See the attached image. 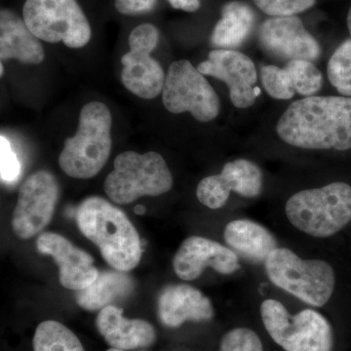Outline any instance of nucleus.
<instances>
[{"label": "nucleus", "mask_w": 351, "mask_h": 351, "mask_svg": "<svg viewBox=\"0 0 351 351\" xmlns=\"http://www.w3.org/2000/svg\"><path fill=\"white\" fill-rule=\"evenodd\" d=\"M286 144L308 151L351 149L350 97L311 96L289 106L277 122Z\"/></svg>", "instance_id": "nucleus-1"}, {"label": "nucleus", "mask_w": 351, "mask_h": 351, "mask_svg": "<svg viewBox=\"0 0 351 351\" xmlns=\"http://www.w3.org/2000/svg\"><path fill=\"white\" fill-rule=\"evenodd\" d=\"M76 223L113 269L128 272L137 267L142 258V243L123 211L104 198L91 196L76 210Z\"/></svg>", "instance_id": "nucleus-2"}, {"label": "nucleus", "mask_w": 351, "mask_h": 351, "mask_svg": "<svg viewBox=\"0 0 351 351\" xmlns=\"http://www.w3.org/2000/svg\"><path fill=\"white\" fill-rule=\"evenodd\" d=\"M283 213L298 234L315 241L331 239L351 221V186L332 182L302 189L286 200Z\"/></svg>", "instance_id": "nucleus-3"}, {"label": "nucleus", "mask_w": 351, "mask_h": 351, "mask_svg": "<svg viewBox=\"0 0 351 351\" xmlns=\"http://www.w3.org/2000/svg\"><path fill=\"white\" fill-rule=\"evenodd\" d=\"M263 267L271 285L307 306L324 307L336 292V270L324 258H304L288 247L279 246Z\"/></svg>", "instance_id": "nucleus-4"}, {"label": "nucleus", "mask_w": 351, "mask_h": 351, "mask_svg": "<svg viewBox=\"0 0 351 351\" xmlns=\"http://www.w3.org/2000/svg\"><path fill=\"white\" fill-rule=\"evenodd\" d=\"M112 117L101 101H90L80 110V123L73 137L64 141L59 165L75 179H90L98 174L112 152Z\"/></svg>", "instance_id": "nucleus-5"}, {"label": "nucleus", "mask_w": 351, "mask_h": 351, "mask_svg": "<svg viewBox=\"0 0 351 351\" xmlns=\"http://www.w3.org/2000/svg\"><path fill=\"white\" fill-rule=\"evenodd\" d=\"M260 315L265 331L285 351H332L334 331L329 320L308 306L292 314L276 298H263Z\"/></svg>", "instance_id": "nucleus-6"}, {"label": "nucleus", "mask_w": 351, "mask_h": 351, "mask_svg": "<svg viewBox=\"0 0 351 351\" xmlns=\"http://www.w3.org/2000/svg\"><path fill=\"white\" fill-rule=\"evenodd\" d=\"M172 186L173 176L167 163L154 152L120 154L105 181L106 193L117 204H129L143 196L164 195Z\"/></svg>", "instance_id": "nucleus-7"}, {"label": "nucleus", "mask_w": 351, "mask_h": 351, "mask_svg": "<svg viewBox=\"0 0 351 351\" xmlns=\"http://www.w3.org/2000/svg\"><path fill=\"white\" fill-rule=\"evenodd\" d=\"M23 19L45 43H63L78 49L91 39V27L76 0H25Z\"/></svg>", "instance_id": "nucleus-8"}, {"label": "nucleus", "mask_w": 351, "mask_h": 351, "mask_svg": "<svg viewBox=\"0 0 351 351\" xmlns=\"http://www.w3.org/2000/svg\"><path fill=\"white\" fill-rule=\"evenodd\" d=\"M164 107L179 114L189 112L200 122H210L219 115L218 94L204 75L188 60L170 64L162 90Z\"/></svg>", "instance_id": "nucleus-9"}, {"label": "nucleus", "mask_w": 351, "mask_h": 351, "mask_svg": "<svg viewBox=\"0 0 351 351\" xmlns=\"http://www.w3.org/2000/svg\"><path fill=\"white\" fill-rule=\"evenodd\" d=\"M159 40V32L152 24H143L129 36L130 50L121 58V82L132 94L152 100L162 93L166 75L152 57Z\"/></svg>", "instance_id": "nucleus-10"}, {"label": "nucleus", "mask_w": 351, "mask_h": 351, "mask_svg": "<svg viewBox=\"0 0 351 351\" xmlns=\"http://www.w3.org/2000/svg\"><path fill=\"white\" fill-rule=\"evenodd\" d=\"M58 199L59 184L54 175L43 170L29 176L20 186L14 209V232L29 239L43 232L53 218Z\"/></svg>", "instance_id": "nucleus-11"}, {"label": "nucleus", "mask_w": 351, "mask_h": 351, "mask_svg": "<svg viewBox=\"0 0 351 351\" xmlns=\"http://www.w3.org/2000/svg\"><path fill=\"white\" fill-rule=\"evenodd\" d=\"M263 174L260 166L246 158L230 161L221 173L201 180L196 189V197L201 204L211 210L221 209L232 193L246 199L262 195Z\"/></svg>", "instance_id": "nucleus-12"}, {"label": "nucleus", "mask_w": 351, "mask_h": 351, "mask_svg": "<svg viewBox=\"0 0 351 351\" xmlns=\"http://www.w3.org/2000/svg\"><path fill=\"white\" fill-rule=\"evenodd\" d=\"M197 69L202 75L213 76L226 83L235 108L252 107L260 95L255 64L239 51H211L206 61L198 64Z\"/></svg>", "instance_id": "nucleus-13"}, {"label": "nucleus", "mask_w": 351, "mask_h": 351, "mask_svg": "<svg viewBox=\"0 0 351 351\" xmlns=\"http://www.w3.org/2000/svg\"><path fill=\"white\" fill-rule=\"evenodd\" d=\"M239 255L226 245L206 237L193 235L180 246L173 260L176 276L184 281H193L207 267L223 276H232L241 269Z\"/></svg>", "instance_id": "nucleus-14"}, {"label": "nucleus", "mask_w": 351, "mask_h": 351, "mask_svg": "<svg viewBox=\"0 0 351 351\" xmlns=\"http://www.w3.org/2000/svg\"><path fill=\"white\" fill-rule=\"evenodd\" d=\"M258 41L265 52L277 59L316 61L321 48L297 16L272 17L258 29Z\"/></svg>", "instance_id": "nucleus-15"}, {"label": "nucleus", "mask_w": 351, "mask_h": 351, "mask_svg": "<svg viewBox=\"0 0 351 351\" xmlns=\"http://www.w3.org/2000/svg\"><path fill=\"white\" fill-rule=\"evenodd\" d=\"M36 247L40 253L54 258L59 267L60 283L69 290L88 287L100 274L95 267L93 258L61 234L43 233L38 237Z\"/></svg>", "instance_id": "nucleus-16"}, {"label": "nucleus", "mask_w": 351, "mask_h": 351, "mask_svg": "<svg viewBox=\"0 0 351 351\" xmlns=\"http://www.w3.org/2000/svg\"><path fill=\"white\" fill-rule=\"evenodd\" d=\"M261 80L265 92L276 100H290L295 93L313 96L323 84L321 71L306 60H293L284 68L263 66Z\"/></svg>", "instance_id": "nucleus-17"}, {"label": "nucleus", "mask_w": 351, "mask_h": 351, "mask_svg": "<svg viewBox=\"0 0 351 351\" xmlns=\"http://www.w3.org/2000/svg\"><path fill=\"white\" fill-rule=\"evenodd\" d=\"M214 314L209 298L189 284L167 286L158 297V317L167 327L178 328L188 321H209Z\"/></svg>", "instance_id": "nucleus-18"}, {"label": "nucleus", "mask_w": 351, "mask_h": 351, "mask_svg": "<svg viewBox=\"0 0 351 351\" xmlns=\"http://www.w3.org/2000/svg\"><path fill=\"white\" fill-rule=\"evenodd\" d=\"M119 307L108 306L97 316L98 331L113 348L122 350L147 348L156 341L152 325L142 319H127Z\"/></svg>", "instance_id": "nucleus-19"}, {"label": "nucleus", "mask_w": 351, "mask_h": 351, "mask_svg": "<svg viewBox=\"0 0 351 351\" xmlns=\"http://www.w3.org/2000/svg\"><path fill=\"white\" fill-rule=\"evenodd\" d=\"M223 235L226 246L240 258L256 265H263L270 254L280 246L267 226L250 219H232L226 223Z\"/></svg>", "instance_id": "nucleus-20"}, {"label": "nucleus", "mask_w": 351, "mask_h": 351, "mask_svg": "<svg viewBox=\"0 0 351 351\" xmlns=\"http://www.w3.org/2000/svg\"><path fill=\"white\" fill-rule=\"evenodd\" d=\"M0 58L1 61L16 59L25 64L43 63L45 58L39 39L24 19L9 9L0 12Z\"/></svg>", "instance_id": "nucleus-21"}, {"label": "nucleus", "mask_w": 351, "mask_h": 351, "mask_svg": "<svg viewBox=\"0 0 351 351\" xmlns=\"http://www.w3.org/2000/svg\"><path fill=\"white\" fill-rule=\"evenodd\" d=\"M134 281L125 271L107 270L100 272L88 287L76 291V302L86 311H98L125 299L134 291Z\"/></svg>", "instance_id": "nucleus-22"}, {"label": "nucleus", "mask_w": 351, "mask_h": 351, "mask_svg": "<svg viewBox=\"0 0 351 351\" xmlns=\"http://www.w3.org/2000/svg\"><path fill=\"white\" fill-rule=\"evenodd\" d=\"M255 21V13L248 4L228 2L221 9V19L212 32V45L217 49L232 50L239 47L250 36Z\"/></svg>", "instance_id": "nucleus-23"}, {"label": "nucleus", "mask_w": 351, "mask_h": 351, "mask_svg": "<svg viewBox=\"0 0 351 351\" xmlns=\"http://www.w3.org/2000/svg\"><path fill=\"white\" fill-rule=\"evenodd\" d=\"M32 346L34 351H85L75 332L54 320L38 325Z\"/></svg>", "instance_id": "nucleus-24"}, {"label": "nucleus", "mask_w": 351, "mask_h": 351, "mask_svg": "<svg viewBox=\"0 0 351 351\" xmlns=\"http://www.w3.org/2000/svg\"><path fill=\"white\" fill-rule=\"evenodd\" d=\"M327 75L339 94L351 98V38L343 41L330 58Z\"/></svg>", "instance_id": "nucleus-25"}, {"label": "nucleus", "mask_w": 351, "mask_h": 351, "mask_svg": "<svg viewBox=\"0 0 351 351\" xmlns=\"http://www.w3.org/2000/svg\"><path fill=\"white\" fill-rule=\"evenodd\" d=\"M219 351H265L260 336L247 327L233 328L221 338Z\"/></svg>", "instance_id": "nucleus-26"}, {"label": "nucleus", "mask_w": 351, "mask_h": 351, "mask_svg": "<svg viewBox=\"0 0 351 351\" xmlns=\"http://www.w3.org/2000/svg\"><path fill=\"white\" fill-rule=\"evenodd\" d=\"M263 13L271 17H287L308 10L316 0H254Z\"/></svg>", "instance_id": "nucleus-27"}, {"label": "nucleus", "mask_w": 351, "mask_h": 351, "mask_svg": "<svg viewBox=\"0 0 351 351\" xmlns=\"http://www.w3.org/2000/svg\"><path fill=\"white\" fill-rule=\"evenodd\" d=\"M0 161L1 181L5 184L17 182L22 173V164L14 151L12 145L4 135L0 136Z\"/></svg>", "instance_id": "nucleus-28"}, {"label": "nucleus", "mask_w": 351, "mask_h": 351, "mask_svg": "<svg viewBox=\"0 0 351 351\" xmlns=\"http://www.w3.org/2000/svg\"><path fill=\"white\" fill-rule=\"evenodd\" d=\"M157 0H115L117 10L123 15H140L151 12Z\"/></svg>", "instance_id": "nucleus-29"}, {"label": "nucleus", "mask_w": 351, "mask_h": 351, "mask_svg": "<svg viewBox=\"0 0 351 351\" xmlns=\"http://www.w3.org/2000/svg\"><path fill=\"white\" fill-rule=\"evenodd\" d=\"M168 1L173 8L180 9L186 12H195L200 7V0H168Z\"/></svg>", "instance_id": "nucleus-30"}, {"label": "nucleus", "mask_w": 351, "mask_h": 351, "mask_svg": "<svg viewBox=\"0 0 351 351\" xmlns=\"http://www.w3.org/2000/svg\"><path fill=\"white\" fill-rule=\"evenodd\" d=\"M135 213L137 215H144L145 213V207L143 205H137L135 207Z\"/></svg>", "instance_id": "nucleus-31"}, {"label": "nucleus", "mask_w": 351, "mask_h": 351, "mask_svg": "<svg viewBox=\"0 0 351 351\" xmlns=\"http://www.w3.org/2000/svg\"><path fill=\"white\" fill-rule=\"evenodd\" d=\"M348 31H350V36H351V6H350V11H348Z\"/></svg>", "instance_id": "nucleus-32"}, {"label": "nucleus", "mask_w": 351, "mask_h": 351, "mask_svg": "<svg viewBox=\"0 0 351 351\" xmlns=\"http://www.w3.org/2000/svg\"><path fill=\"white\" fill-rule=\"evenodd\" d=\"M3 73H4L3 64L1 63V64H0V73H1V76H3Z\"/></svg>", "instance_id": "nucleus-33"}, {"label": "nucleus", "mask_w": 351, "mask_h": 351, "mask_svg": "<svg viewBox=\"0 0 351 351\" xmlns=\"http://www.w3.org/2000/svg\"><path fill=\"white\" fill-rule=\"evenodd\" d=\"M107 351H125V350H119V348H110V350H108Z\"/></svg>", "instance_id": "nucleus-34"}]
</instances>
